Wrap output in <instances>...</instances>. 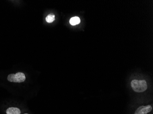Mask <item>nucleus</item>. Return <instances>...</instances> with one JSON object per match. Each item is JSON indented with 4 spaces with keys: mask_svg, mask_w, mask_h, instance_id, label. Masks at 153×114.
Listing matches in <instances>:
<instances>
[{
    "mask_svg": "<svg viewBox=\"0 0 153 114\" xmlns=\"http://www.w3.org/2000/svg\"><path fill=\"white\" fill-rule=\"evenodd\" d=\"M131 85L133 90L136 92H143L148 88L146 81L144 80H138L134 79L131 81Z\"/></svg>",
    "mask_w": 153,
    "mask_h": 114,
    "instance_id": "nucleus-1",
    "label": "nucleus"
},
{
    "mask_svg": "<svg viewBox=\"0 0 153 114\" xmlns=\"http://www.w3.org/2000/svg\"><path fill=\"white\" fill-rule=\"evenodd\" d=\"M25 74L23 73L18 72L16 74H10L7 77V80L11 82L22 83L25 80Z\"/></svg>",
    "mask_w": 153,
    "mask_h": 114,
    "instance_id": "nucleus-2",
    "label": "nucleus"
},
{
    "mask_svg": "<svg viewBox=\"0 0 153 114\" xmlns=\"http://www.w3.org/2000/svg\"><path fill=\"white\" fill-rule=\"evenodd\" d=\"M152 110V106L150 105L141 106L136 110L134 114H147L151 112Z\"/></svg>",
    "mask_w": 153,
    "mask_h": 114,
    "instance_id": "nucleus-3",
    "label": "nucleus"
},
{
    "mask_svg": "<svg viewBox=\"0 0 153 114\" xmlns=\"http://www.w3.org/2000/svg\"><path fill=\"white\" fill-rule=\"evenodd\" d=\"M7 114H20L21 111L19 109L16 107H10L6 111Z\"/></svg>",
    "mask_w": 153,
    "mask_h": 114,
    "instance_id": "nucleus-4",
    "label": "nucleus"
},
{
    "mask_svg": "<svg viewBox=\"0 0 153 114\" xmlns=\"http://www.w3.org/2000/svg\"><path fill=\"white\" fill-rule=\"evenodd\" d=\"M69 22L72 25H76L79 24L80 23V19L78 17H73L70 19Z\"/></svg>",
    "mask_w": 153,
    "mask_h": 114,
    "instance_id": "nucleus-5",
    "label": "nucleus"
},
{
    "mask_svg": "<svg viewBox=\"0 0 153 114\" xmlns=\"http://www.w3.org/2000/svg\"><path fill=\"white\" fill-rule=\"evenodd\" d=\"M55 16L53 14L51 13L46 17V22L48 23H51L55 20Z\"/></svg>",
    "mask_w": 153,
    "mask_h": 114,
    "instance_id": "nucleus-6",
    "label": "nucleus"
},
{
    "mask_svg": "<svg viewBox=\"0 0 153 114\" xmlns=\"http://www.w3.org/2000/svg\"><path fill=\"white\" fill-rule=\"evenodd\" d=\"M27 114V113H26V114Z\"/></svg>",
    "mask_w": 153,
    "mask_h": 114,
    "instance_id": "nucleus-7",
    "label": "nucleus"
}]
</instances>
